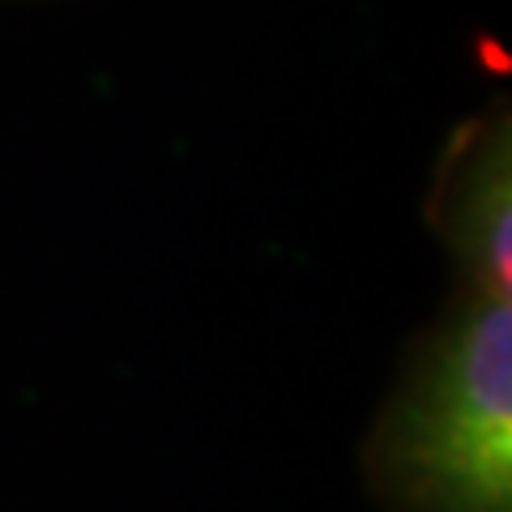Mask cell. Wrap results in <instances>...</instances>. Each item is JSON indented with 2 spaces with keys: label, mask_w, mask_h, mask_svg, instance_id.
<instances>
[{
  "label": "cell",
  "mask_w": 512,
  "mask_h": 512,
  "mask_svg": "<svg viewBox=\"0 0 512 512\" xmlns=\"http://www.w3.org/2000/svg\"><path fill=\"white\" fill-rule=\"evenodd\" d=\"M393 470L427 512H512V299L478 295L393 431Z\"/></svg>",
  "instance_id": "1"
},
{
  "label": "cell",
  "mask_w": 512,
  "mask_h": 512,
  "mask_svg": "<svg viewBox=\"0 0 512 512\" xmlns=\"http://www.w3.org/2000/svg\"><path fill=\"white\" fill-rule=\"evenodd\" d=\"M461 248L478 278V295L512 299V158L508 137L491 141L461 192Z\"/></svg>",
  "instance_id": "2"
}]
</instances>
